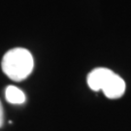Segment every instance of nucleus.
Masks as SVG:
<instances>
[{
    "mask_svg": "<svg viewBox=\"0 0 131 131\" xmlns=\"http://www.w3.org/2000/svg\"><path fill=\"white\" fill-rule=\"evenodd\" d=\"M5 75L15 82H21L31 74L34 59L29 51L24 48H15L6 52L1 61Z\"/></svg>",
    "mask_w": 131,
    "mask_h": 131,
    "instance_id": "obj_1",
    "label": "nucleus"
},
{
    "mask_svg": "<svg viewBox=\"0 0 131 131\" xmlns=\"http://www.w3.org/2000/svg\"><path fill=\"white\" fill-rule=\"evenodd\" d=\"M114 74L115 73L108 68H95L88 75V84L94 91L102 90Z\"/></svg>",
    "mask_w": 131,
    "mask_h": 131,
    "instance_id": "obj_2",
    "label": "nucleus"
},
{
    "mask_svg": "<svg viewBox=\"0 0 131 131\" xmlns=\"http://www.w3.org/2000/svg\"><path fill=\"white\" fill-rule=\"evenodd\" d=\"M104 95L110 99H117L122 97L125 91V82L121 76L114 74L105 88L102 89Z\"/></svg>",
    "mask_w": 131,
    "mask_h": 131,
    "instance_id": "obj_3",
    "label": "nucleus"
},
{
    "mask_svg": "<svg viewBox=\"0 0 131 131\" xmlns=\"http://www.w3.org/2000/svg\"><path fill=\"white\" fill-rule=\"evenodd\" d=\"M5 97L7 102L15 105L24 104L25 102V94L21 89L15 85H8L5 89Z\"/></svg>",
    "mask_w": 131,
    "mask_h": 131,
    "instance_id": "obj_4",
    "label": "nucleus"
},
{
    "mask_svg": "<svg viewBox=\"0 0 131 131\" xmlns=\"http://www.w3.org/2000/svg\"><path fill=\"white\" fill-rule=\"evenodd\" d=\"M3 122H4V111L2 107V103L0 101V128L3 126Z\"/></svg>",
    "mask_w": 131,
    "mask_h": 131,
    "instance_id": "obj_5",
    "label": "nucleus"
}]
</instances>
